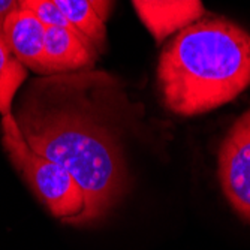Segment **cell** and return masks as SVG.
Returning <instances> with one entry per match:
<instances>
[{
    "label": "cell",
    "mask_w": 250,
    "mask_h": 250,
    "mask_svg": "<svg viewBox=\"0 0 250 250\" xmlns=\"http://www.w3.org/2000/svg\"><path fill=\"white\" fill-rule=\"evenodd\" d=\"M249 85L250 35L223 17H202L181 29L159 57V93L177 116L216 109Z\"/></svg>",
    "instance_id": "cell-1"
},
{
    "label": "cell",
    "mask_w": 250,
    "mask_h": 250,
    "mask_svg": "<svg viewBox=\"0 0 250 250\" xmlns=\"http://www.w3.org/2000/svg\"><path fill=\"white\" fill-rule=\"evenodd\" d=\"M29 147L59 164L81 186L87 223L104 217L127 189L120 146L104 126L74 109L22 111L17 119Z\"/></svg>",
    "instance_id": "cell-2"
},
{
    "label": "cell",
    "mask_w": 250,
    "mask_h": 250,
    "mask_svg": "<svg viewBox=\"0 0 250 250\" xmlns=\"http://www.w3.org/2000/svg\"><path fill=\"white\" fill-rule=\"evenodd\" d=\"M2 133L11 162L50 213L64 223L87 225L85 195L77 180L63 167L29 147L14 116L2 119Z\"/></svg>",
    "instance_id": "cell-3"
},
{
    "label": "cell",
    "mask_w": 250,
    "mask_h": 250,
    "mask_svg": "<svg viewBox=\"0 0 250 250\" xmlns=\"http://www.w3.org/2000/svg\"><path fill=\"white\" fill-rule=\"evenodd\" d=\"M217 172L225 198L250 223V108L235 120L222 141Z\"/></svg>",
    "instance_id": "cell-4"
},
{
    "label": "cell",
    "mask_w": 250,
    "mask_h": 250,
    "mask_svg": "<svg viewBox=\"0 0 250 250\" xmlns=\"http://www.w3.org/2000/svg\"><path fill=\"white\" fill-rule=\"evenodd\" d=\"M132 3L141 22L159 43L206 17L202 0H132Z\"/></svg>",
    "instance_id": "cell-5"
},
{
    "label": "cell",
    "mask_w": 250,
    "mask_h": 250,
    "mask_svg": "<svg viewBox=\"0 0 250 250\" xmlns=\"http://www.w3.org/2000/svg\"><path fill=\"white\" fill-rule=\"evenodd\" d=\"M98 51L85 38L66 27H47L42 54V74L69 72L92 67Z\"/></svg>",
    "instance_id": "cell-6"
},
{
    "label": "cell",
    "mask_w": 250,
    "mask_h": 250,
    "mask_svg": "<svg viewBox=\"0 0 250 250\" xmlns=\"http://www.w3.org/2000/svg\"><path fill=\"white\" fill-rule=\"evenodd\" d=\"M45 30L47 26L42 24L32 11L21 6L6 17L2 26V33L12 54L38 74H42Z\"/></svg>",
    "instance_id": "cell-7"
},
{
    "label": "cell",
    "mask_w": 250,
    "mask_h": 250,
    "mask_svg": "<svg viewBox=\"0 0 250 250\" xmlns=\"http://www.w3.org/2000/svg\"><path fill=\"white\" fill-rule=\"evenodd\" d=\"M71 27L104 53L106 48L105 21L96 14L88 0H53Z\"/></svg>",
    "instance_id": "cell-8"
},
{
    "label": "cell",
    "mask_w": 250,
    "mask_h": 250,
    "mask_svg": "<svg viewBox=\"0 0 250 250\" xmlns=\"http://www.w3.org/2000/svg\"><path fill=\"white\" fill-rule=\"evenodd\" d=\"M27 78V67L11 51L0 30V116L12 117V102L21 84Z\"/></svg>",
    "instance_id": "cell-9"
},
{
    "label": "cell",
    "mask_w": 250,
    "mask_h": 250,
    "mask_svg": "<svg viewBox=\"0 0 250 250\" xmlns=\"http://www.w3.org/2000/svg\"><path fill=\"white\" fill-rule=\"evenodd\" d=\"M20 6L32 11L47 27H66L74 30L53 0H22Z\"/></svg>",
    "instance_id": "cell-10"
},
{
    "label": "cell",
    "mask_w": 250,
    "mask_h": 250,
    "mask_svg": "<svg viewBox=\"0 0 250 250\" xmlns=\"http://www.w3.org/2000/svg\"><path fill=\"white\" fill-rule=\"evenodd\" d=\"M90 3H92L93 9L96 11V14L104 20L106 21L111 15V11H112V5H114V0H88Z\"/></svg>",
    "instance_id": "cell-11"
},
{
    "label": "cell",
    "mask_w": 250,
    "mask_h": 250,
    "mask_svg": "<svg viewBox=\"0 0 250 250\" xmlns=\"http://www.w3.org/2000/svg\"><path fill=\"white\" fill-rule=\"evenodd\" d=\"M17 8H20L18 0H0V30H2L6 17L11 12H14Z\"/></svg>",
    "instance_id": "cell-12"
},
{
    "label": "cell",
    "mask_w": 250,
    "mask_h": 250,
    "mask_svg": "<svg viewBox=\"0 0 250 250\" xmlns=\"http://www.w3.org/2000/svg\"><path fill=\"white\" fill-rule=\"evenodd\" d=\"M21 2H22V0H18V3H21Z\"/></svg>",
    "instance_id": "cell-13"
}]
</instances>
